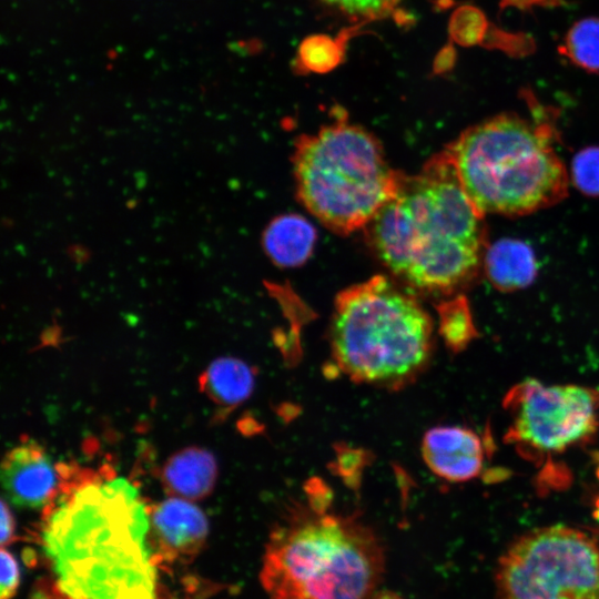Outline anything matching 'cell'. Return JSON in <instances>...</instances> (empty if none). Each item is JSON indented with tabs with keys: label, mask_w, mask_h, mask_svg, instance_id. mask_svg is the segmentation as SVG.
I'll list each match as a JSON object with an SVG mask.
<instances>
[{
	"label": "cell",
	"mask_w": 599,
	"mask_h": 599,
	"mask_svg": "<svg viewBox=\"0 0 599 599\" xmlns=\"http://www.w3.org/2000/svg\"><path fill=\"white\" fill-rule=\"evenodd\" d=\"M41 536L62 599H158L149 506L124 478L67 467Z\"/></svg>",
	"instance_id": "obj_1"
},
{
	"label": "cell",
	"mask_w": 599,
	"mask_h": 599,
	"mask_svg": "<svg viewBox=\"0 0 599 599\" xmlns=\"http://www.w3.org/2000/svg\"><path fill=\"white\" fill-rule=\"evenodd\" d=\"M483 214L464 191L444 151L399 187L364 229L380 262L410 287L448 293L476 273Z\"/></svg>",
	"instance_id": "obj_2"
},
{
	"label": "cell",
	"mask_w": 599,
	"mask_h": 599,
	"mask_svg": "<svg viewBox=\"0 0 599 599\" xmlns=\"http://www.w3.org/2000/svg\"><path fill=\"white\" fill-rule=\"evenodd\" d=\"M385 550L355 516L293 510L270 535L260 581L270 599H372Z\"/></svg>",
	"instance_id": "obj_3"
},
{
	"label": "cell",
	"mask_w": 599,
	"mask_h": 599,
	"mask_svg": "<svg viewBox=\"0 0 599 599\" xmlns=\"http://www.w3.org/2000/svg\"><path fill=\"white\" fill-rule=\"evenodd\" d=\"M329 344L337 367L352 380L398 389L428 364L433 323L415 296L376 275L338 293Z\"/></svg>",
	"instance_id": "obj_4"
},
{
	"label": "cell",
	"mask_w": 599,
	"mask_h": 599,
	"mask_svg": "<svg viewBox=\"0 0 599 599\" xmlns=\"http://www.w3.org/2000/svg\"><path fill=\"white\" fill-rule=\"evenodd\" d=\"M479 213L518 215L565 193V169L545 128L498 115L463 132L445 151Z\"/></svg>",
	"instance_id": "obj_5"
},
{
	"label": "cell",
	"mask_w": 599,
	"mask_h": 599,
	"mask_svg": "<svg viewBox=\"0 0 599 599\" xmlns=\"http://www.w3.org/2000/svg\"><path fill=\"white\" fill-rule=\"evenodd\" d=\"M292 161L300 202L344 235L364 230L394 197L403 177L388 164L379 141L344 119L301 135Z\"/></svg>",
	"instance_id": "obj_6"
},
{
	"label": "cell",
	"mask_w": 599,
	"mask_h": 599,
	"mask_svg": "<svg viewBox=\"0 0 599 599\" xmlns=\"http://www.w3.org/2000/svg\"><path fill=\"white\" fill-rule=\"evenodd\" d=\"M495 579L499 599H599V545L577 528H537L508 546Z\"/></svg>",
	"instance_id": "obj_7"
},
{
	"label": "cell",
	"mask_w": 599,
	"mask_h": 599,
	"mask_svg": "<svg viewBox=\"0 0 599 599\" xmlns=\"http://www.w3.org/2000/svg\"><path fill=\"white\" fill-rule=\"evenodd\" d=\"M504 407L510 417L506 441L531 459L585 444L599 427L598 387L530 378L508 390Z\"/></svg>",
	"instance_id": "obj_8"
},
{
	"label": "cell",
	"mask_w": 599,
	"mask_h": 599,
	"mask_svg": "<svg viewBox=\"0 0 599 599\" xmlns=\"http://www.w3.org/2000/svg\"><path fill=\"white\" fill-rule=\"evenodd\" d=\"M207 535V518L193 501L169 497L149 506L148 540L158 564L194 559Z\"/></svg>",
	"instance_id": "obj_9"
},
{
	"label": "cell",
	"mask_w": 599,
	"mask_h": 599,
	"mask_svg": "<svg viewBox=\"0 0 599 599\" xmlns=\"http://www.w3.org/2000/svg\"><path fill=\"white\" fill-rule=\"evenodd\" d=\"M61 466L35 440L27 439L11 448L1 463V485L12 505L28 509L47 508L58 496Z\"/></svg>",
	"instance_id": "obj_10"
},
{
	"label": "cell",
	"mask_w": 599,
	"mask_h": 599,
	"mask_svg": "<svg viewBox=\"0 0 599 599\" xmlns=\"http://www.w3.org/2000/svg\"><path fill=\"white\" fill-rule=\"evenodd\" d=\"M422 454L428 468L453 483L476 478L484 465L485 447L477 433L460 426H437L424 435Z\"/></svg>",
	"instance_id": "obj_11"
},
{
	"label": "cell",
	"mask_w": 599,
	"mask_h": 599,
	"mask_svg": "<svg viewBox=\"0 0 599 599\" xmlns=\"http://www.w3.org/2000/svg\"><path fill=\"white\" fill-rule=\"evenodd\" d=\"M216 478L214 455L197 446L185 447L171 455L161 470V484L165 494L190 501L207 497Z\"/></svg>",
	"instance_id": "obj_12"
},
{
	"label": "cell",
	"mask_w": 599,
	"mask_h": 599,
	"mask_svg": "<svg viewBox=\"0 0 599 599\" xmlns=\"http://www.w3.org/2000/svg\"><path fill=\"white\" fill-rule=\"evenodd\" d=\"M316 238V230L309 221L288 213L271 221L262 240L267 256L277 266L295 267L309 258Z\"/></svg>",
	"instance_id": "obj_13"
},
{
	"label": "cell",
	"mask_w": 599,
	"mask_h": 599,
	"mask_svg": "<svg viewBox=\"0 0 599 599\" xmlns=\"http://www.w3.org/2000/svg\"><path fill=\"white\" fill-rule=\"evenodd\" d=\"M199 384L215 405L230 409L250 397L254 387V373L238 358L220 357L201 374Z\"/></svg>",
	"instance_id": "obj_14"
},
{
	"label": "cell",
	"mask_w": 599,
	"mask_h": 599,
	"mask_svg": "<svg viewBox=\"0 0 599 599\" xmlns=\"http://www.w3.org/2000/svg\"><path fill=\"white\" fill-rule=\"evenodd\" d=\"M486 268L498 287L514 290L532 281L536 262L532 251L526 244L516 240H502L487 253Z\"/></svg>",
	"instance_id": "obj_15"
},
{
	"label": "cell",
	"mask_w": 599,
	"mask_h": 599,
	"mask_svg": "<svg viewBox=\"0 0 599 599\" xmlns=\"http://www.w3.org/2000/svg\"><path fill=\"white\" fill-rule=\"evenodd\" d=\"M565 52L579 67L599 71V19H583L568 32Z\"/></svg>",
	"instance_id": "obj_16"
},
{
	"label": "cell",
	"mask_w": 599,
	"mask_h": 599,
	"mask_svg": "<svg viewBox=\"0 0 599 599\" xmlns=\"http://www.w3.org/2000/svg\"><path fill=\"white\" fill-rule=\"evenodd\" d=\"M440 313V333L446 344L454 351H461L475 336L470 312L461 300L444 304Z\"/></svg>",
	"instance_id": "obj_17"
},
{
	"label": "cell",
	"mask_w": 599,
	"mask_h": 599,
	"mask_svg": "<svg viewBox=\"0 0 599 599\" xmlns=\"http://www.w3.org/2000/svg\"><path fill=\"white\" fill-rule=\"evenodd\" d=\"M577 186L587 194H599V148L579 152L572 163Z\"/></svg>",
	"instance_id": "obj_18"
},
{
	"label": "cell",
	"mask_w": 599,
	"mask_h": 599,
	"mask_svg": "<svg viewBox=\"0 0 599 599\" xmlns=\"http://www.w3.org/2000/svg\"><path fill=\"white\" fill-rule=\"evenodd\" d=\"M301 57L303 63L309 69L327 70L338 61L337 44L324 37L309 38L302 45Z\"/></svg>",
	"instance_id": "obj_19"
},
{
	"label": "cell",
	"mask_w": 599,
	"mask_h": 599,
	"mask_svg": "<svg viewBox=\"0 0 599 599\" xmlns=\"http://www.w3.org/2000/svg\"><path fill=\"white\" fill-rule=\"evenodd\" d=\"M328 7L355 19H375L388 14L399 0H322Z\"/></svg>",
	"instance_id": "obj_20"
},
{
	"label": "cell",
	"mask_w": 599,
	"mask_h": 599,
	"mask_svg": "<svg viewBox=\"0 0 599 599\" xmlns=\"http://www.w3.org/2000/svg\"><path fill=\"white\" fill-rule=\"evenodd\" d=\"M0 564V599H12L20 583V571L14 556L6 547L1 548Z\"/></svg>",
	"instance_id": "obj_21"
},
{
	"label": "cell",
	"mask_w": 599,
	"mask_h": 599,
	"mask_svg": "<svg viewBox=\"0 0 599 599\" xmlns=\"http://www.w3.org/2000/svg\"><path fill=\"white\" fill-rule=\"evenodd\" d=\"M1 546H9L16 538V521L4 498L1 500Z\"/></svg>",
	"instance_id": "obj_22"
},
{
	"label": "cell",
	"mask_w": 599,
	"mask_h": 599,
	"mask_svg": "<svg viewBox=\"0 0 599 599\" xmlns=\"http://www.w3.org/2000/svg\"><path fill=\"white\" fill-rule=\"evenodd\" d=\"M597 474H598V476H599V457H598V459H597Z\"/></svg>",
	"instance_id": "obj_23"
}]
</instances>
